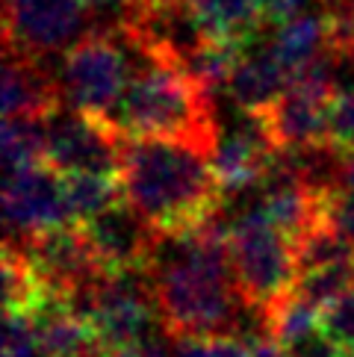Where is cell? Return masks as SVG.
<instances>
[{
	"label": "cell",
	"instance_id": "cell-1",
	"mask_svg": "<svg viewBox=\"0 0 354 357\" xmlns=\"http://www.w3.org/2000/svg\"><path fill=\"white\" fill-rule=\"evenodd\" d=\"M148 280L157 322L171 340L236 331L243 301L231 266V222L222 213L186 236L160 239Z\"/></svg>",
	"mask_w": 354,
	"mask_h": 357
},
{
	"label": "cell",
	"instance_id": "cell-2",
	"mask_svg": "<svg viewBox=\"0 0 354 357\" xmlns=\"http://www.w3.org/2000/svg\"><path fill=\"white\" fill-rule=\"evenodd\" d=\"M133 45L136 68L121 95L112 124L124 139H174L207 151L219 145L213 95L189 71L186 54L157 33L118 24Z\"/></svg>",
	"mask_w": 354,
	"mask_h": 357
},
{
	"label": "cell",
	"instance_id": "cell-3",
	"mask_svg": "<svg viewBox=\"0 0 354 357\" xmlns=\"http://www.w3.org/2000/svg\"><path fill=\"white\" fill-rule=\"evenodd\" d=\"M118 181L124 201L160 239L198 231L222 213L213 151L174 139H128Z\"/></svg>",
	"mask_w": 354,
	"mask_h": 357
},
{
	"label": "cell",
	"instance_id": "cell-4",
	"mask_svg": "<svg viewBox=\"0 0 354 357\" xmlns=\"http://www.w3.org/2000/svg\"><path fill=\"white\" fill-rule=\"evenodd\" d=\"M231 266L239 301L260 322L298 287L293 242L266 219L257 201L231 222Z\"/></svg>",
	"mask_w": 354,
	"mask_h": 357
},
{
	"label": "cell",
	"instance_id": "cell-5",
	"mask_svg": "<svg viewBox=\"0 0 354 357\" xmlns=\"http://www.w3.org/2000/svg\"><path fill=\"white\" fill-rule=\"evenodd\" d=\"M133 45L118 27L92 30L62 56L59 86L71 109L98 119H112L121 95L133 77Z\"/></svg>",
	"mask_w": 354,
	"mask_h": 357
},
{
	"label": "cell",
	"instance_id": "cell-6",
	"mask_svg": "<svg viewBox=\"0 0 354 357\" xmlns=\"http://www.w3.org/2000/svg\"><path fill=\"white\" fill-rule=\"evenodd\" d=\"M339 71L334 62V50L313 62L307 71H301L286 92L277 98V104L263 119H251L263 127L266 139L277 154H298V151L325 148V127L328 109L339 92Z\"/></svg>",
	"mask_w": 354,
	"mask_h": 357
},
{
	"label": "cell",
	"instance_id": "cell-7",
	"mask_svg": "<svg viewBox=\"0 0 354 357\" xmlns=\"http://www.w3.org/2000/svg\"><path fill=\"white\" fill-rule=\"evenodd\" d=\"M92 9L86 0H3V47L47 62L86 39Z\"/></svg>",
	"mask_w": 354,
	"mask_h": 357
},
{
	"label": "cell",
	"instance_id": "cell-8",
	"mask_svg": "<svg viewBox=\"0 0 354 357\" xmlns=\"http://www.w3.org/2000/svg\"><path fill=\"white\" fill-rule=\"evenodd\" d=\"M71 307L95 325L100 342L109 351L139 346L148 340V325L157 319L151 284H139L136 275L98 278Z\"/></svg>",
	"mask_w": 354,
	"mask_h": 357
},
{
	"label": "cell",
	"instance_id": "cell-9",
	"mask_svg": "<svg viewBox=\"0 0 354 357\" xmlns=\"http://www.w3.org/2000/svg\"><path fill=\"white\" fill-rule=\"evenodd\" d=\"M124 139L118 127L62 107L47 121V165L56 174H118Z\"/></svg>",
	"mask_w": 354,
	"mask_h": 357
},
{
	"label": "cell",
	"instance_id": "cell-10",
	"mask_svg": "<svg viewBox=\"0 0 354 357\" xmlns=\"http://www.w3.org/2000/svg\"><path fill=\"white\" fill-rule=\"evenodd\" d=\"M6 239L27 242L56 227L77 225L66 198V181L50 165L9 172L3 181Z\"/></svg>",
	"mask_w": 354,
	"mask_h": 357
},
{
	"label": "cell",
	"instance_id": "cell-11",
	"mask_svg": "<svg viewBox=\"0 0 354 357\" xmlns=\"http://www.w3.org/2000/svg\"><path fill=\"white\" fill-rule=\"evenodd\" d=\"M15 245L27 251L30 263L36 266L54 301L74 304L80 292H86L98 278H104L83 225L56 227V231H47L27 242H15Z\"/></svg>",
	"mask_w": 354,
	"mask_h": 357
},
{
	"label": "cell",
	"instance_id": "cell-12",
	"mask_svg": "<svg viewBox=\"0 0 354 357\" xmlns=\"http://www.w3.org/2000/svg\"><path fill=\"white\" fill-rule=\"evenodd\" d=\"M83 231L92 242V251L104 275L148 278L151 263H154L160 248V236L139 219L128 201H121L112 210L100 213L98 219L86 222Z\"/></svg>",
	"mask_w": 354,
	"mask_h": 357
},
{
	"label": "cell",
	"instance_id": "cell-13",
	"mask_svg": "<svg viewBox=\"0 0 354 357\" xmlns=\"http://www.w3.org/2000/svg\"><path fill=\"white\" fill-rule=\"evenodd\" d=\"M66 107L47 62L3 47V119H54Z\"/></svg>",
	"mask_w": 354,
	"mask_h": 357
},
{
	"label": "cell",
	"instance_id": "cell-14",
	"mask_svg": "<svg viewBox=\"0 0 354 357\" xmlns=\"http://www.w3.org/2000/svg\"><path fill=\"white\" fill-rule=\"evenodd\" d=\"M275 160L277 151L257 121L248 119L245 127L224 133L213 151V174H216L222 195H236L251 186H263Z\"/></svg>",
	"mask_w": 354,
	"mask_h": 357
},
{
	"label": "cell",
	"instance_id": "cell-15",
	"mask_svg": "<svg viewBox=\"0 0 354 357\" xmlns=\"http://www.w3.org/2000/svg\"><path fill=\"white\" fill-rule=\"evenodd\" d=\"M289 83H293V77L272 56L269 45L263 50L251 47L243 56V62L236 66L231 86H227V95L245 112V119H263L277 104V98L286 92Z\"/></svg>",
	"mask_w": 354,
	"mask_h": 357
},
{
	"label": "cell",
	"instance_id": "cell-16",
	"mask_svg": "<svg viewBox=\"0 0 354 357\" xmlns=\"http://www.w3.org/2000/svg\"><path fill=\"white\" fill-rule=\"evenodd\" d=\"M189 21L204 42H222L251 50L263 18L257 0H186Z\"/></svg>",
	"mask_w": 354,
	"mask_h": 357
},
{
	"label": "cell",
	"instance_id": "cell-17",
	"mask_svg": "<svg viewBox=\"0 0 354 357\" xmlns=\"http://www.w3.org/2000/svg\"><path fill=\"white\" fill-rule=\"evenodd\" d=\"M331 21H328L325 12H316V15H298L281 24L272 36L269 50L289 77H298L313 62H319L331 50Z\"/></svg>",
	"mask_w": 354,
	"mask_h": 357
},
{
	"label": "cell",
	"instance_id": "cell-18",
	"mask_svg": "<svg viewBox=\"0 0 354 357\" xmlns=\"http://www.w3.org/2000/svg\"><path fill=\"white\" fill-rule=\"evenodd\" d=\"M0 275H3V304H6V313H27L36 316L42 307H47L50 301V292L42 284L36 266L30 263L27 251L15 242L6 239L3 245V260H0Z\"/></svg>",
	"mask_w": 354,
	"mask_h": 357
},
{
	"label": "cell",
	"instance_id": "cell-19",
	"mask_svg": "<svg viewBox=\"0 0 354 357\" xmlns=\"http://www.w3.org/2000/svg\"><path fill=\"white\" fill-rule=\"evenodd\" d=\"M263 331H266L263 337H269L277 346L295 351L301 342H307L319 331V307L310 304L298 289H293L277 307L266 313Z\"/></svg>",
	"mask_w": 354,
	"mask_h": 357
},
{
	"label": "cell",
	"instance_id": "cell-20",
	"mask_svg": "<svg viewBox=\"0 0 354 357\" xmlns=\"http://www.w3.org/2000/svg\"><path fill=\"white\" fill-rule=\"evenodd\" d=\"M62 181H66V198L77 225L98 219L100 213L124 201L118 174H68Z\"/></svg>",
	"mask_w": 354,
	"mask_h": 357
},
{
	"label": "cell",
	"instance_id": "cell-21",
	"mask_svg": "<svg viewBox=\"0 0 354 357\" xmlns=\"http://www.w3.org/2000/svg\"><path fill=\"white\" fill-rule=\"evenodd\" d=\"M47 121L50 119H6L0 148L9 172L47 165Z\"/></svg>",
	"mask_w": 354,
	"mask_h": 357
},
{
	"label": "cell",
	"instance_id": "cell-22",
	"mask_svg": "<svg viewBox=\"0 0 354 357\" xmlns=\"http://www.w3.org/2000/svg\"><path fill=\"white\" fill-rule=\"evenodd\" d=\"M316 337L331 357H354V287L319 310Z\"/></svg>",
	"mask_w": 354,
	"mask_h": 357
},
{
	"label": "cell",
	"instance_id": "cell-23",
	"mask_svg": "<svg viewBox=\"0 0 354 357\" xmlns=\"http://www.w3.org/2000/svg\"><path fill=\"white\" fill-rule=\"evenodd\" d=\"M325 148H331L339 160L354 154V83L339 89L328 109Z\"/></svg>",
	"mask_w": 354,
	"mask_h": 357
},
{
	"label": "cell",
	"instance_id": "cell-24",
	"mask_svg": "<svg viewBox=\"0 0 354 357\" xmlns=\"http://www.w3.org/2000/svg\"><path fill=\"white\" fill-rule=\"evenodd\" d=\"M177 357H254V342L239 340L236 334L222 337H189L174 340Z\"/></svg>",
	"mask_w": 354,
	"mask_h": 357
},
{
	"label": "cell",
	"instance_id": "cell-25",
	"mask_svg": "<svg viewBox=\"0 0 354 357\" xmlns=\"http://www.w3.org/2000/svg\"><path fill=\"white\" fill-rule=\"evenodd\" d=\"M3 357H45L33 316H27V313H6Z\"/></svg>",
	"mask_w": 354,
	"mask_h": 357
},
{
	"label": "cell",
	"instance_id": "cell-26",
	"mask_svg": "<svg viewBox=\"0 0 354 357\" xmlns=\"http://www.w3.org/2000/svg\"><path fill=\"white\" fill-rule=\"evenodd\" d=\"M301 3L305 0H257V9H260L263 24L281 27V24L301 15Z\"/></svg>",
	"mask_w": 354,
	"mask_h": 357
},
{
	"label": "cell",
	"instance_id": "cell-27",
	"mask_svg": "<svg viewBox=\"0 0 354 357\" xmlns=\"http://www.w3.org/2000/svg\"><path fill=\"white\" fill-rule=\"evenodd\" d=\"M142 0H86V6L92 12H104V15H116V21H128L139 9Z\"/></svg>",
	"mask_w": 354,
	"mask_h": 357
},
{
	"label": "cell",
	"instance_id": "cell-28",
	"mask_svg": "<svg viewBox=\"0 0 354 357\" xmlns=\"http://www.w3.org/2000/svg\"><path fill=\"white\" fill-rule=\"evenodd\" d=\"M133 357H177V351L169 349L166 340L148 337V340L139 342V346H133Z\"/></svg>",
	"mask_w": 354,
	"mask_h": 357
},
{
	"label": "cell",
	"instance_id": "cell-29",
	"mask_svg": "<svg viewBox=\"0 0 354 357\" xmlns=\"http://www.w3.org/2000/svg\"><path fill=\"white\" fill-rule=\"evenodd\" d=\"M251 342H254V357H295V351L277 346V342L269 337H260V340H251Z\"/></svg>",
	"mask_w": 354,
	"mask_h": 357
},
{
	"label": "cell",
	"instance_id": "cell-30",
	"mask_svg": "<svg viewBox=\"0 0 354 357\" xmlns=\"http://www.w3.org/2000/svg\"><path fill=\"white\" fill-rule=\"evenodd\" d=\"M343 186L354 189V154L343 160Z\"/></svg>",
	"mask_w": 354,
	"mask_h": 357
}]
</instances>
